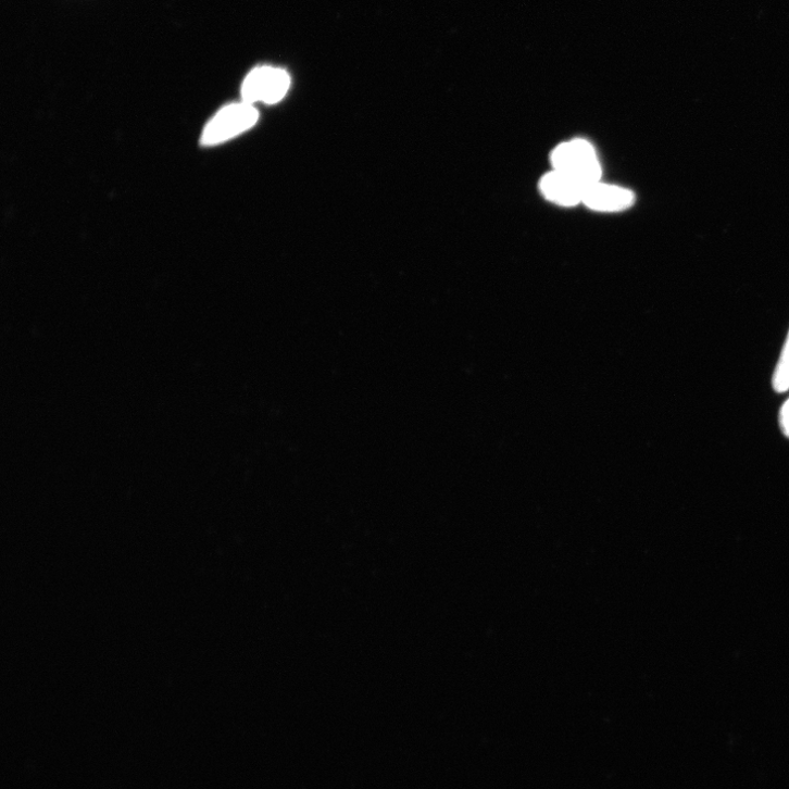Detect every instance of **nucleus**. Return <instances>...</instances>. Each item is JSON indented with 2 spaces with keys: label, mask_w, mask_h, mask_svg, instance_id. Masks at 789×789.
<instances>
[{
  "label": "nucleus",
  "mask_w": 789,
  "mask_h": 789,
  "mask_svg": "<svg viewBox=\"0 0 789 789\" xmlns=\"http://www.w3.org/2000/svg\"><path fill=\"white\" fill-rule=\"evenodd\" d=\"M554 171L561 172L584 186L601 180L602 170L593 147L585 140H574L558 147L552 153Z\"/></svg>",
  "instance_id": "nucleus-1"
},
{
  "label": "nucleus",
  "mask_w": 789,
  "mask_h": 789,
  "mask_svg": "<svg viewBox=\"0 0 789 789\" xmlns=\"http://www.w3.org/2000/svg\"><path fill=\"white\" fill-rule=\"evenodd\" d=\"M256 120L258 112L250 103L227 105L205 126L202 143L211 147L228 141L253 126Z\"/></svg>",
  "instance_id": "nucleus-2"
},
{
  "label": "nucleus",
  "mask_w": 789,
  "mask_h": 789,
  "mask_svg": "<svg viewBox=\"0 0 789 789\" xmlns=\"http://www.w3.org/2000/svg\"><path fill=\"white\" fill-rule=\"evenodd\" d=\"M290 76L287 72L275 67H259L253 70L243 80L241 95L243 102H265L268 104L279 102L288 92Z\"/></svg>",
  "instance_id": "nucleus-3"
},
{
  "label": "nucleus",
  "mask_w": 789,
  "mask_h": 789,
  "mask_svg": "<svg viewBox=\"0 0 789 789\" xmlns=\"http://www.w3.org/2000/svg\"><path fill=\"white\" fill-rule=\"evenodd\" d=\"M634 202L635 195L630 190L599 181L585 188L581 203L599 212H618L630 208Z\"/></svg>",
  "instance_id": "nucleus-4"
},
{
  "label": "nucleus",
  "mask_w": 789,
  "mask_h": 789,
  "mask_svg": "<svg viewBox=\"0 0 789 789\" xmlns=\"http://www.w3.org/2000/svg\"><path fill=\"white\" fill-rule=\"evenodd\" d=\"M540 188L551 202L562 206H575L583 202L586 186L561 172L553 171L542 178Z\"/></svg>",
  "instance_id": "nucleus-5"
},
{
  "label": "nucleus",
  "mask_w": 789,
  "mask_h": 789,
  "mask_svg": "<svg viewBox=\"0 0 789 789\" xmlns=\"http://www.w3.org/2000/svg\"><path fill=\"white\" fill-rule=\"evenodd\" d=\"M773 387L777 392L789 389V333L774 372Z\"/></svg>",
  "instance_id": "nucleus-6"
},
{
  "label": "nucleus",
  "mask_w": 789,
  "mask_h": 789,
  "mask_svg": "<svg viewBox=\"0 0 789 789\" xmlns=\"http://www.w3.org/2000/svg\"><path fill=\"white\" fill-rule=\"evenodd\" d=\"M779 426L782 434L789 439V399L786 401L780 410Z\"/></svg>",
  "instance_id": "nucleus-7"
}]
</instances>
